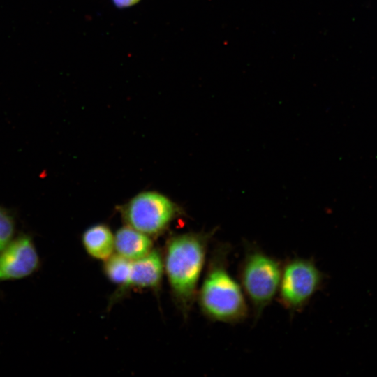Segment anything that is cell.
Segmentation results:
<instances>
[{
  "label": "cell",
  "instance_id": "6da1fadb",
  "mask_svg": "<svg viewBox=\"0 0 377 377\" xmlns=\"http://www.w3.org/2000/svg\"><path fill=\"white\" fill-rule=\"evenodd\" d=\"M230 250L226 243L214 248L197 295L200 309L207 318L236 324L247 318L249 306L239 282L228 269Z\"/></svg>",
  "mask_w": 377,
  "mask_h": 377
},
{
  "label": "cell",
  "instance_id": "7a4b0ae2",
  "mask_svg": "<svg viewBox=\"0 0 377 377\" xmlns=\"http://www.w3.org/2000/svg\"><path fill=\"white\" fill-rule=\"evenodd\" d=\"M188 232L169 239L163 259L172 292L184 313L191 309L205 265L208 244L216 232Z\"/></svg>",
  "mask_w": 377,
  "mask_h": 377
},
{
  "label": "cell",
  "instance_id": "3957f363",
  "mask_svg": "<svg viewBox=\"0 0 377 377\" xmlns=\"http://www.w3.org/2000/svg\"><path fill=\"white\" fill-rule=\"evenodd\" d=\"M283 264L256 245L245 244L239 282L253 310L255 321L277 295Z\"/></svg>",
  "mask_w": 377,
  "mask_h": 377
},
{
  "label": "cell",
  "instance_id": "277c9868",
  "mask_svg": "<svg viewBox=\"0 0 377 377\" xmlns=\"http://www.w3.org/2000/svg\"><path fill=\"white\" fill-rule=\"evenodd\" d=\"M323 274L312 258L295 257L282 265L277 298L291 313L301 312L320 289Z\"/></svg>",
  "mask_w": 377,
  "mask_h": 377
},
{
  "label": "cell",
  "instance_id": "5b68a950",
  "mask_svg": "<svg viewBox=\"0 0 377 377\" xmlns=\"http://www.w3.org/2000/svg\"><path fill=\"white\" fill-rule=\"evenodd\" d=\"M121 211L127 226L152 237L168 228L177 214L178 207L164 194L147 191L133 197Z\"/></svg>",
  "mask_w": 377,
  "mask_h": 377
},
{
  "label": "cell",
  "instance_id": "8992f818",
  "mask_svg": "<svg viewBox=\"0 0 377 377\" xmlns=\"http://www.w3.org/2000/svg\"><path fill=\"white\" fill-rule=\"evenodd\" d=\"M39 266L40 258L32 238L21 235L0 252V281L26 278Z\"/></svg>",
  "mask_w": 377,
  "mask_h": 377
},
{
  "label": "cell",
  "instance_id": "52a82bcc",
  "mask_svg": "<svg viewBox=\"0 0 377 377\" xmlns=\"http://www.w3.org/2000/svg\"><path fill=\"white\" fill-rule=\"evenodd\" d=\"M164 272L163 260L155 250L133 260L128 282L126 288H157Z\"/></svg>",
  "mask_w": 377,
  "mask_h": 377
},
{
  "label": "cell",
  "instance_id": "ba28073f",
  "mask_svg": "<svg viewBox=\"0 0 377 377\" xmlns=\"http://www.w3.org/2000/svg\"><path fill=\"white\" fill-rule=\"evenodd\" d=\"M152 246L150 236L129 226L121 227L114 234V251L131 261L146 256Z\"/></svg>",
  "mask_w": 377,
  "mask_h": 377
},
{
  "label": "cell",
  "instance_id": "9c48e42d",
  "mask_svg": "<svg viewBox=\"0 0 377 377\" xmlns=\"http://www.w3.org/2000/svg\"><path fill=\"white\" fill-rule=\"evenodd\" d=\"M82 242L87 253L97 260L105 261L114 251V234L105 224L88 228L82 234Z\"/></svg>",
  "mask_w": 377,
  "mask_h": 377
},
{
  "label": "cell",
  "instance_id": "30bf717a",
  "mask_svg": "<svg viewBox=\"0 0 377 377\" xmlns=\"http://www.w3.org/2000/svg\"><path fill=\"white\" fill-rule=\"evenodd\" d=\"M132 261L114 253L105 260L104 271L106 276L114 283L126 288L128 282Z\"/></svg>",
  "mask_w": 377,
  "mask_h": 377
},
{
  "label": "cell",
  "instance_id": "8fae6325",
  "mask_svg": "<svg viewBox=\"0 0 377 377\" xmlns=\"http://www.w3.org/2000/svg\"><path fill=\"white\" fill-rule=\"evenodd\" d=\"M15 226L14 214L10 209L0 205V252L13 240Z\"/></svg>",
  "mask_w": 377,
  "mask_h": 377
},
{
  "label": "cell",
  "instance_id": "7c38bea8",
  "mask_svg": "<svg viewBox=\"0 0 377 377\" xmlns=\"http://www.w3.org/2000/svg\"><path fill=\"white\" fill-rule=\"evenodd\" d=\"M141 0H111L112 3L118 9H126L138 4Z\"/></svg>",
  "mask_w": 377,
  "mask_h": 377
}]
</instances>
